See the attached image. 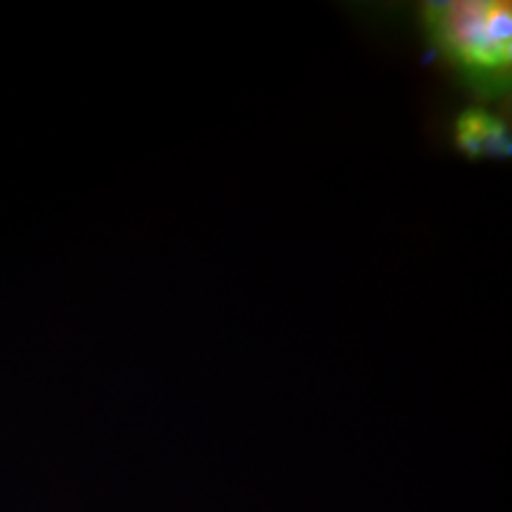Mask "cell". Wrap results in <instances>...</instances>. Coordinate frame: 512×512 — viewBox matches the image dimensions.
Instances as JSON below:
<instances>
[{
  "label": "cell",
  "mask_w": 512,
  "mask_h": 512,
  "mask_svg": "<svg viewBox=\"0 0 512 512\" xmlns=\"http://www.w3.org/2000/svg\"><path fill=\"white\" fill-rule=\"evenodd\" d=\"M453 138L460 152L472 159L510 157V128L489 110H465L456 119Z\"/></svg>",
  "instance_id": "7a4b0ae2"
},
{
  "label": "cell",
  "mask_w": 512,
  "mask_h": 512,
  "mask_svg": "<svg viewBox=\"0 0 512 512\" xmlns=\"http://www.w3.org/2000/svg\"><path fill=\"white\" fill-rule=\"evenodd\" d=\"M432 46L448 62L484 79H503L512 64L508 0H441L422 10Z\"/></svg>",
  "instance_id": "6da1fadb"
}]
</instances>
